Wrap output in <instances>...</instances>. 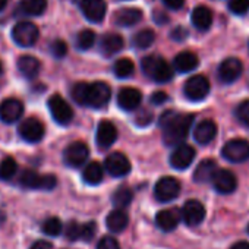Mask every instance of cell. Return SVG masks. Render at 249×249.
I'll return each mask as SVG.
<instances>
[{"label":"cell","mask_w":249,"mask_h":249,"mask_svg":"<svg viewBox=\"0 0 249 249\" xmlns=\"http://www.w3.org/2000/svg\"><path fill=\"white\" fill-rule=\"evenodd\" d=\"M72 98L81 104L88 106L92 108H101L104 107L111 95V89L106 82L97 81L92 84L88 82H78L72 87Z\"/></svg>","instance_id":"obj_1"},{"label":"cell","mask_w":249,"mask_h":249,"mask_svg":"<svg viewBox=\"0 0 249 249\" xmlns=\"http://www.w3.org/2000/svg\"><path fill=\"white\" fill-rule=\"evenodd\" d=\"M194 122L192 114H179L176 111H166L160 119V126L164 132L163 138L167 145H176L182 142Z\"/></svg>","instance_id":"obj_2"},{"label":"cell","mask_w":249,"mask_h":249,"mask_svg":"<svg viewBox=\"0 0 249 249\" xmlns=\"http://www.w3.org/2000/svg\"><path fill=\"white\" fill-rule=\"evenodd\" d=\"M141 65H142L144 73L159 84L169 82L173 78L175 72H173L172 66L164 59H161L159 56H147Z\"/></svg>","instance_id":"obj_3"},{"label":"cell","mask_w":249,"mask_h":249,"mask_svg":"<svg viewBox=\"0 0 249 249\" xmlns=\"http://www.w3.org/2000/svg\"><path fill=\"white\" fill-rule=\"evenodd\" d=\"M40 37L38 27L30 21H21L12 28V38L21 47H31L37 43Z\"/></svg>","instance_id":"obj_4"},{"label":"cell","mask_w":249,"mask_h":249,"mask_svg":"<svg viewBox=\"0 0 249 249\" xmlns=\"http://www.w3.org/2000/svg\"><path fill=\"white\" fill-rule=\"evenodd\" d=\"M19 182L24 188L28 189H44V191H50L57 185V179L53 175H38L34 170H25L22 172Z\"/></svg>","instance_id":"obj_5"},{"label":"cell","mask_w":249,"mask_h":249,"mask_svg":"<svg viewBox=\"0 0 249 249\" xmlns=\"http://www.w3.org/2000/svg\"><path fill=\"white\" fill-rule=\"evenodd\" d=\"M221 156L230 163H243L249 159V141L243 138L230 140L221 150Z\"/></svg>","instance_id":"obj_6"},{"label":"cell","mask_w":249,"mask_h":249,"mask_svg":"<svg viewBox=\"0 0 249 249\" xmlns=\"http://www.w3.org/2000/svg\"><path fill=\"white\" fill-rule=\"evenodd\" d=\"M19 137L30 142V144H36L40 142L44 138L46 129H44V124L37 119V117H28L24 119L19 124Z\"/></svg>","instance_id":"obj_7"},{"label":"cell","mask_w":249,"mask_h":249,"mask_svg":"<svg viewBox=\"0 0 249 249\" xmlns=\"http://www.w3.org/2000/svg\"><path fill=\"white\" fill-rule=\"evenodd\" d=\"M49 110L52 113V117L59 123V124H68L71 123L73 117V110L68 104V101L60 97L59 94H54L49 98Z\"/></svg>","instance_id":"obj_8"},{"label":"cell","mask_w":249,"mask_h":249,"mask_svg":"<svg viewBox=\"0 0 249 249\" xmlns=\"http://www.w3.org/2000/svg\"><path fill=\"white\" fill-rule=\"evenodd\" d=\"M180 194V182L172 176L161 178L154 188V196L160 202H169Z\"/></svg>","instance_id":"obj_9"},{"label":"cell","mask_w":249,"mask_h":249,"mask_svg":"<svg viewBox=\"0 0 249 249\" xmlns=\"http://www.w3.org/2000/svg\"><path fill=\"white\" fill-rule=\"evenodd\" d=\"M183 91L189 100L201 101L210 92V81L204 75H194L185 82Z\"/></svg>","instance_id":"obj_10"},{"label":"cell","mask_w":249,"mask_h":249,"mask_svg":"<svg viewBox=\"0 0 249 249\" xmlns=\"http://www.w3.org/2000/svg\"><path fill=\"white\" fill-rule=\"evenodd\" d=\"M88 156H89V148L87 144H84L81 141L69 144L63 153L65 163L69 167H81L87 161Z\"/></svg>","instance_id":"obj_11"},{"label":"cell","mask_w":249,"mask_h":249,"mask_svg":"<svg viewBox=\"0 0 249 249\" xmlns=\"http://www.w3.org/2000/svg\"><path fill=\"white\" fill-rule=\"evenodd\" d=\"M104 167L108 175L114 178L124 176L131 172V161L122 153H111L104 160Z\"/></svg>","instance_id":"obj_12"},{"label":"cell","mask_w":249,"mask_h":249,"mask_svg":"<svg viewBox=\"0 0 249 249\" xmlns=\"http://www.w3.org/2000/svg\"><path fill=\"white\" fill-rule=\"evenodd\" d=\"M81 11L89 22H101L107 12V5L104 0H81Z\"/></svg>","instance_id":"obj_13"},{"label":"cell","mask_w":249,"mask_h":249,"mask_svg":"<svg viewBox=\"0 0 249 249\" xmlns=\"http://www.w3.org/2000/svg\"><path fill=\"white\" fill-rule=\"evenodd\" d=\"M242 71H243L242 62L236 57H229L221 62L218 68V78L224 84H231L236 79H239V76L242 75Z\"/></svg>","instance_id":"obj_14"},{"label":"cell","mask_w":249,"mask_h":249,"mask_svg":"<svg viewBox=\"0 0 249 249\" xmlns=\"http://www.w3.org/2000/svg\"><path fill=\"white\" fill-rule=\"evenodd\" d=\"M213 186L214 189L218 192V194H223V195H227V194H231L234 192L236 186H237V180H236V176L230 172V170H226V169H218L213 178Z\"/></svg>","instance_id":"obj_15"},{"label":"cell","mask_w":249,"mask_h":249,"mask_svg":"<svg viewBox=\"0 0 249 249\" xmlns=\"http://www.w3.org/2000/svg\"><path fill=\"white\" fill-rule=\"evenodd\" d=\"M182 217L188 226H198L205 218V207L196 199H189L182 208Z\"/></svg>","instance_id":"obj_16"},{"label":"cell","mask_w":249,"mask_h":249,"mask_svg":"<svg viewBox=\"0 0 249 249\" xmlns=\"http://www.w3.org/2000/svg\"><path fill=\"white\" fill-rule=\"evenodd\" d=\"M24 113V104L18 98H8L0 104V120L5 123H14L21 119Z\"/></svg>","instance_id":"obj_17"},{"label":"cell","mask_w":249,"mask_h":249,"mask_svg":"<svg viewBox=\"0 0 249 249\" xmlns=\"http://www.w3.org/2000/svg\"><path fill=\"white\" fill-rule=\"evenodd\" d=\"M116 140H117L116 126L108 120H101L98 123V126H97V135H95L97 145L104 150V148L111 147Z\"/></svg>","instance_id":"obj_18"},{"label":"cell","mask_w":249,"mask_h":249,"mask_svg":"<svg viewBox=\"0 0 249 249\" xmlns=\"http://www.w3.org/2000/svg\"><path fill=\"white\" fill-rule=\"evenodd\" d=\"M194 159H195V150L191 145L182 144L170 156V164L178 170H185L192 164Z\"/></svg>","instance_id":"obj_19"},{"label":"cell","mask_w":249,"mask_h":249,"mask_svg":"<svg viewBox=\"0 0 249 249\" xmlns=\"http://www.w3.org/2000/svg\"><path fill=\"white\" fill-rule=\"evenodd\" d=\"M142 94L137 88H122L117 95V104L124 111H131L140 107Z\"/></svg>","instance_id":"obj_20"},{"label":"cell","mask_w":249,"mask_h":249,"mask_svg":"<svg viewBox=\"0 0 249 249\" xmlns=\"http://www.w3.org/2000/svg\"><path fill=\"white\" fill-rule=\"evenodd\" d=\"M217 135V124L211 119H205L201 123H198V126L194 131V138L198 144L207 145L210 144Z\"/></svg>","instance_id":"obj_21"},{"label":"cell","mask_w":249,"mask_h":249,"mask_svg":"<svg viewBox=\"0 0 249 249\" xmlns=\"http://www.w3.org/2000/svg\"><path fill=\"white\" fill-rule=\"evenodd\" d=\"M141 19H142V12L137 8L119 9L113 17L114 24L119 27H132V25H137Z\"/></svg>","instance_id":"obj_22"},{"label":"cell","mask_w":249,"mask_h":249,"mask_svg":"<svg viewBox=\"0 0 249 249\" xmlns=\"http://www.w3.org/2000/svg\"><path fill=\"white\" fill-rule=\"evenodd\" d=\"M17 66H18L19 73H21L24 78H27V79L36 78V76L38 75V72H40V68H41L40 60H38L37 57L28 56V54L21 56V57L18 59Z\"/></svg>","instance_id":"obj_23"},{"label":"cell","mask_w":249,"mask_h":249,"mask_svg":"<svg viewBox=\"0 0 249 249\" xmlns=\"http://www.w3.org/2000/svg\"><path fill=\"white\" fill-rule=\"evenodd\" d=\"M217 170H218V169H217V163H215L214 160H210V159L202 160V161L196 166V169H195V172H194V180L198 182V183L211 182Z\"/></svg>","instance_id":"obj_24"},{"label":"cell","mask_w":249,"mask_h":249,"mask_svg":"<svg viewBox=\"0 0 249 249\" xmlns=\"http://www.w3.org/2000/svg\"><path fill=\"white\" fill-rule=\"evenodd\" d=\"M198 56L192 52H182L175 57V69L180 73H186V72H192L194 69L198 68Z\"/></svg>","instance_id":"obj_25"},{"label":"cell","mask_w":249,"mask_h":249,"mask_svg":"<svg viewBox=\"0 0 249 249\" xmlns=\"http://www.w3.org/2000/svg\"><path fill=\"white\" fill-rule=\"evenodd\" d=\"M128 223H129V218H128V214L124 213L122 208H117V210H113L107 218H106V226L108 230L114 231V233H119V231H123L124 229L128 227Z\"/></svg>","instance_id":"obj_26"},{"label":"cell","mask_w":249,"mask_h":249,"mask_svg":"<svg viewBox=\"0 0 249 249\" xmlns=\"http://www.w3.org/2000/svg\"><path fill=\"white\" fill-rule=\"evenodd\" d=\"M191 19H192V24L196 30L205 31L213 24V12L207 6H196L192 11Z\"/></svg>","instance_id":"obj_27"},{"label":"cell","mask_w":249,"mask_h":249,"mask_svg":"<svg viewBox=\"0 0 249 249\" xmlns=\"http://www.w3.org/2000/svg\"><path fill=\"white\" fill-rule=\"evenodd\" d=\"M123 38L119 34H107L100 41V50L104 56H113L123 49Z\"/></svg>","instance_id":"obj_28"},{"label":"cell","mask_w":249,"mask_h":249,"mask_svg":"<svg viewBox=\"0 0 249 249\" xmlns=\"http://www.w3.org/2000/svg\"><path fill=\"white\" fill-rule=\"evenodd\" d=\"M156 224L163 231H172L179 224V215L173 210H163L156 215Z\"/></svg>","instance_id":"obj_29"},{"label":"cell","mask_w":249,"mask_h":249,"mask_svg":"<svg viewBox=\"0 0 249 249\" xmlns=\"http://www.w3.org/2000/svg\"><path fill=\"white\" fill-rule=\"evenodd\" d=\"M103 176H104V170H103L101 164L97 161L87 164L84 169V173H82V179L88 185H98L103 180Z\"/></svg>","instance_id":"obj_30"},{"label":"cell","mask_w":249,"mask_h":249,"mask_svg":"<svg viewBox=\"0 0 249 249\" xmlns=\"http://www.w3.org/2000/svg\"><path fill=\"white\" fill-rule=\"evenodd\" d=\"M19 9L24 15L38 17L47 9V0H22Z\"/></svg>","instance_id":"obj_31"},{"label":"cell","mask_w":249,"mask_h":249,"mask_svg":"<svg viewBox=\"0 0 249 249\" xmlns=\"http://www.w3.org/2000/svg\"><path fill=\"white\" fill-rule=\"evenodd\" d=\"M156 40V34L153 30H141L138 31L135 36H134V40H132V44L134 47L140 49V50H144V49H148Z\"/></svg>","instance_id":"obj_32"},{"label":"cell","mask_w":249,"mask_h":249,"mask_svg":"<svg viewBox=\"0 0 249 249\" xmlns=\"http://www.w3.org/2000/svg\"><path fill=\"white\" fill-rule=\"evenodd\" d=\"M113 71H114V75L117 78H129L132 76L134 71H135V65L131 59L128 57H123V59H119L114 66H113Z\"/></svg>","instance_id":"obj_33"},{"label":"cell","mask_w":249,"mask_h":249,"mask_svg":"<svg viewBox=\"0 0 249 249\" xmlns=\"http://www.w3.org/2000/svg\"><path fill=\"white\" fill-rule=\"evenodd\" d=\"M134 199V194L129 188L126 186H122L119 188L114 194H113V204L114 207L117 208H124V207H128Z\"/></svg>","instance_id":"obj_34"},{"label":"cell","mask_w":249,"mask_h":249,"mask_svg":"<svg viewBox=\"0 0 249 249\" xmlns=\"http://www.w3.org/2000/svg\"><path fill=\"white\" fill-rule=\"evenodd\" d=\"M18 170V164L15 159L6 157L0 161V180H11Z\"/></svg>","instance_id":"obj_35"},{"label":"cell","mask_w":249,"mask_h":249,"mask_svg":"<svg viewBox=\"0 0 249 249\" xmlns=\"http://www.w3.org/2000/svg\"><path fill=\"white\" fill-rule=\"evenodd\" d=\"M95 43V33L91 30H84L76 37V47L79 50H88Z\"/></svg>","instance_id":"obj_36"},{"label":"cell","mask_w":249,"mask_h":249,"mask_svg":"<svg viewBox=\"0 0 249 249\" xmlns=\"http://www.w3.org/2000/svg\"><path fill=\"white\" fill-rule=\"evenodd\" d=\"M63 230V224L57 217H50L43 224V231L49 236H59Z\"/></svg>","instance_id":"obj_37"},{"label":"cell","mask_w":249,"mask_h":249,"mask_svg":"<svg viewBox=\"0 0 249 249\" xmlns=\"http://www.w3.org/2000/svg\"><path fill=\"white\" fill-rule=\"evenodd\" d=\"M229 9L234 15H243L249 9V0H230Z\"/></svg>","instance_id":"obj_38"},{"label":"cell","mask_w":249,"mask_h":249,"mask_svg":"<svg viewBox=\"0 0 249 249\" xmlns=\"http://www.w3.org/2000/svg\"><path fill=\"white\" fill-rule=\"evenodd\" d=\"M236 117L239 119L240 123L249 126V100L242 101L237 108H236Z\"/></svg>","instance_id":"obj_39"},{"label":"cell","mask_w":249,"mask_h":249,"mask_svg":"<svg viewBox=\"0 0 249 249\" xmlns=\"http://www.w3.org/2000/svg\"><path fill=\"white\" fill-rule=\"evenodd\" d=\"M50 50H52V54L56 57V59H62L66 56L68 53V46L63 40H54L50 46Z\"/></svg>","instance_id":"obj_40"},{"label":"cell","mask_w":249,"mask_h":249,"mask_svg":"<svg viewBox=\"0 0 249 249\" xmlns=\"http://www.w3.org/2000/svg\"><path fill=\"white\" fill-rule=\"evenodd\" d=\"M95 230H97V224L94 221L81 224V239L85 242H91L92 237L95 236Z\"/></svg>","instance_id":"obj_41"},{"label":"cell","mask_w":249,"mask_h":249,"mask_svg":"<svg viewBox=\"0 0 249 249\" xmlns=\"http://www.w3.org/2000/svg\"><path fill=\"white\" fill-rule=\"evenodd\" d=\"M66 237L71 242L81 239V224H78L76 221H69L66 226Z\"/></svg>","instance_id":"obj_42"},{"label":"cell","mask_w":249,"mask_h":249,"mask_svg":"<svg viewBox=\"0 0 249 249\" xmlns=\"http://www.w3.org/2000/svg\"><path fill=\"white\" fill-rule=\"evenodd\" d=\"M97 249H120V246H119V242L114 237L104 236V237L100 239V242L97 245Z\"/></svg>","instance_id":"obj_43"},{"label":"cell","mask_w":249,"mask_h":249,"mask_svg":"<svg viewBox=\"0 0 249 249\" xmlns=\"http://www.w3.org/2000/svg\"><path fill=\"white\" fill-rule=\"evenodd\" d=\"M153 119V114L148 111V110H141L137 117H135V122L137 124H140V126H145V124H148Z\"/></svg>","instance_id":"obj_44"},{"label":"cell","mask_w":249,"mask_h":249,"mask_svg":"<svg viewBox=\"0 0 249 249\" xmlns=\"http://www.w3.org/2000/svg\"><path fill=\"white\" fill-rule=\"evenodd\" d=\"M167 100H169V97H167V94L163 92V91H157V92H154L153 97H151V103L156 104V106H160V104L166 103Z\"/></svg>","instance_id":"obj_45"},{"label":"cell","mask_w":249,"mask_h":249,"mask_svg":"<svg viewBox=\"0 0 249 249\" xmlns=\"http://www.w3.org/2000/svg\"><path fill=\"white\" fill-rule=\"evenodd\" d=\"M163 3L172 9V11H178V9H182L183 5H185V0H163Z\"/></svg>","instance_id":"obj_46"},{"label":"cell","mask_w":249,"mask_h":249,"mask_svg":"<svg viewBox=\"0 0 249 249\" xmlns=\"http://www.w3.org/2000/svg\"><path fill=\"white\" fill-rule=\"evenodd\" d=\"M30 249H53V245L47 240H37Z\"/></svg>","instance_id":"obj_47"},{"label":"cell","mask_w":249,"mask_h":249,"mask_svg":"<svg viewBox=\"0 0 249 249\" xmlns=\"http://www.w3.org/2000/svg\"><path fill=\"white\" fill-rule=\"evenodd\" d=\"M230 249H249V242H245V240L236 242Z\"/></svg>","instance_id":"obj_48"},{"label":"cell","mask_w":249,"mask_h":249,"mask_svg":"<svg viewBox=\"0 0 249 249\" xmlns=\"http://www.w3.org/2000/svg\"><path fill=\"white\" fill-rule=\"evenodd\" d=\"M8 5V0H0V12H2Z\"/></svg>","instance_id":"obj_49"},{"label":"cell","mask_w":249,"mask_h":249,"mask_svg":"<svg viewBox=\"0 0 249 249\" xmlns=\"http://www.w3.org/2000/svg\"><path fill=\"white\" fill-rule=\"evenodd\" d=\"M2 72H3V65H2V62H0V75H2Z\"/></svg>","instance_id":"obj_50"},{"label":"cell","mask_w":249,"mask_h":249,"mask_svg":"<svg viewBox=\"0 0 249 249\" xmlns=\"http://www.w3.org/2000/svg\"><path fill=\"white\" fill-rule=\"evenodd\" d=\"M248 233H249V224H248Z\"/></svg>","instance_id":"obj_51"}]
</instances>
